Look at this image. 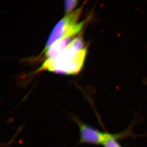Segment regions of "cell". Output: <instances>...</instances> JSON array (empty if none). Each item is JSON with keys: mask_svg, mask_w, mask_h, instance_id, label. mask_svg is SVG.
<instances>
[{"mask_svg": "<svg viewBox=\"0 0 147 147\" xmlns=\"http://www.w3.org/2000/svg\"><path fill=\"white\" fill-rule=\"evenodd\" d=\"M78 1L72 0V1H65V11L66 15L72 12L74 9L76 7L78 4Z\"/></svg>", "mask_w": 147, "mask_h": 147, "instance_id": "cell-6", "label": "cell"}, {"mask_svg": "<svg viewBox=\"0 0 147 147\" xmlns=\"http://www.w3.org/2000/svg\"><path fill=\"white\" fill-rule=\"evenodd\" d=\"M76 36H68L62 38L52 44L44 53L46 59H55L61 53L75 38Z\"/></svg>", "mask_w": 147, "mask_h": 147, "instance_id": "cell-4", "label": "cell"}, {"mask_svg": "<svg viewBox=\"0 0 147 147\" xmlns=\"http://www.w3.org/2000/svg\"><path fill=\"white\" fill-rule=\"evenodd\" d=\"M82 8V6L71 13L66 14L58 22L51 32L42 53L62 38L68 36H76L79 34L84 26L83 23H77L81 16Z\"/></svg>", "mask_w": 147, "mask_h": 147, "instance_id": "cell-2", "label": "cell"}, {"mask_svg": "<svg viewBox=\"0 0 147 147\" xmlns=\"http://www.w3.org/2000/svg\"><path fill=\"white\" fill-rule=\"evenodd\" d=\"M128 131H125L119 134H112L111 137L105 141L103 144L104 147H123L120 144L118 140L125 137L128 134Z\"/></svg>", "mask_w": 147, "mask_h": 147, "instance_id": "cell-5", "label": "cell"}, {"mask_svg": "<svg viewBox=\"0 0 147 147\" xmlns=\"http://www.w3.org/2000/svg\"><path fill=\"white\" fill-rule=\"evenodd\" d=\"M70 118L79 128L80 139L78 144L103 145L112 135L111 133L103 132L85 123L76 116L71 115Z\"/></svg>", "mask_w": 147, "mask_h": 147, "instance_id": "cell-3", "label": "cell"}, {"mask_svg": "<svg viewBox=\"0 0 147 147\" xmlns=\"http://www.w3.org/2000/svg\"><path fill=\"white\" fill-rule=\"evenodd\" d=\"M87 47L80 50L71 42L56 58L46 59L36 72L48 71L59 74L76 75L84 66Z\"/></svg>", "mask_w": 147, "mask_h": 147, "instance_id": "cell-1", "label": "cell"}]
</instances>
